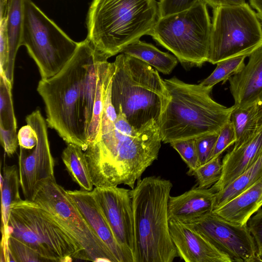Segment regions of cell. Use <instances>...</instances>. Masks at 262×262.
<instances>
[{
  "label": "cell",
  "mask_w": 262,
  "mask_h": 262,
  "mask_svg": "<svg viewBox=\"0 0 262 262\" xmlns=\"http://www.w3.org/2000/svg\"><path fill=\"white\" fill-rule=\"evenodd\" d=\"M216 192L210 188L194 187L175 196H170L168 204L169 220L184 223L196 220L213 211Z\"/></svg>",
  "instance_id": "18"
},
{
  "label": "cell",
  "mask_w": 262,
  "mask_h": 262,
  "mask_svg": "<svg viewBox=\"0 0 262 262\" xmlns=\"http://www.w3.org/2000/svg\"><path fill=\"white\" fill-rule=\"evenodd\" d=\"M179 154L188 168V174L192 176L194 171L199 166L195 139H187L170 143Z\"/></svg>",
  "instance_id": "31"
},
{
  "label": "cell",
  "mask_w": 262,
  "mask_h": 262,
  "mask_svg": "<svg viewBox=\"0 0 262 262\" xmlns=\"http://www.w3.org/2000/svg\"><path fill=\"white\" fill-rule=\"evenodd\" d=\"M8 1L9 0H0V19L7 17Z\"/></svg>",
  "instance_id": "39"
},
{
  "label": "cell",
  "mask_w": 262,
  "mask_h": 262,
  "mask_svg": "<svg viewBox=\"0 0 262 262\" xmlns=\"http://www.w3.org/2000/svg\"><path fill=\"white\" fill-rule=\"evenodd\" d=\"M158 18L156 0H93L86 38L108 58L148 35Z\"/></svg>",
  "instance_id": "6"
},
{
  "label": "cell",
  "mask_w": 262,
  "mask_h": 262,
  "mask_svg": "<svg viewBox=\"0 0 262 262\" xmlns=\"http://www.w3.org/2000/svg\"><path fill=\"white\" fill-rule=\"evenodd\" d=\"M235 141V130L231 120H230L219 132L210 160L221 156L223 151L227 148L232 144H234Z\"/></svg>",
  "instance_id": "32"
},
{
  "label": "cell",
  "mask_w": 262,
  "mask_h": 262,
  "mask_svg": "<svg viewBox=\"0 0 262 262\" xmlns=\"http://www.w3.org/2000/svg\"><path fill=\"white\" fill-rule=\"evenodd\" d=\"M211 26L207 5L200 0L187 10L158 17L148 35L184 66L201 67L208 60Z\"/></svg>",
  "instance_id": "8"
},
{
  "label": "cell",
  "mask_w": 262,
  "mask_h": 262,
  "mask_svg": "<svg viewBox=\"0 0 262 262\" xmlns=\"http://www.w3.org/2000/svg\"><path fill=\"white\" fill-rule=\"evenodd\" d=\"M169 100L158 122L165 143L218 133L230 120L228 107L211 97L212 88L186 83L176 77L164 79Z\"/></svg>",
  "instance_id": "3"
},
{
  "label": "cell",
  "mask_w": 262,
  "mask_h": 262,
  "mask_svg": "<svg viewBox=\"0 0 262 262\" xmlns=\"http://www.w3.org/2000/svg\"><path fill=\"white\" fill-rule=\"evenodd\" d=\"M162 140L158 122L139 128L121 114L102 116L99 140L84 151L94 185L134 188L145 170L158 159Z\"/></svg>",
  "instance_id": "2"
},
{
  "label": "cell",
  "mask_w": 262,
  "mask_h": 262,
  "mask_svg": "<svg viewBox=\"0 0 262 262\" xmlns=\"http://www.w3.org/2000/svg\"><path fill=\"white\" fill-rule=\"evenodd\" d=\"M228 81L235 106L262 101V47L249 55L247 63Z\"/></svg>",
  "instance_id": "17"
},
{
  "label": "cell",
  "mask_w": 262,
  "mask_h": 262,
  "mask_svg": "<svg viewBox=\"0 0 262 262\" xmlns=\"http://www.w3.org/2000/svg\"><path fill=\"white\" fill-rule=\"evenodd\" d=\"M159 1H160V0H159Z\"/></svg>",
  "instance_id": "41"
},
{
  "label": "cell",
  "mask_w": 262,
  "mask_h": 262,
  "mask_svg": "<svg viewBox=\"0 0 262 262\" xmlns=\"http://www.w3.org/2000/svg\"><path fill=\"white\" fill-rule=\"evenodd\" d=\"M260 21H261V24H262V20H260Z\"/></svg>",
  "instance_id": "40"
},
{
  "label": "cell",
  "mask_w": 262,
  "mask_h": 262,
  "mask_svg": "<svg viewBox=\"0 0 262 262\" xmlns=\"http://www.w3.org/2000/svg\"><path fill=\"white\" fill-rule=\"evenodd\" d=\"M107 59L86 38L58 73L37 85L47 125L67 144L84 151L100 139L104 98L113 74Z\"/></svg>",
  "instance_id": "1"
},
{
  "label": "cell",
  "mask_w": 262,
  "mask_h": 262,
  "mask_svg": "<svg viewBox=\"0 0 262 262\" xmlns=\"http://www.w3.org/2000/svg\"><path fill=\"white\" fill-rule=\"evenodd\" d=\"M185 224L198 231L227 255L232 262L260 261L254 239L247 224L233 223L212 212Z\"/></svg>",
  "instance_id": "13"
},
{
  "label": "cell",
  "mask_w": 262,
  "mask_h": 262,
  "mask_svg": "<svg viewBox=\"0 0 262 262\" xmlns=\"http://www.w3.org/2000/svg\"><path fill=\"white\" fill-rule=\"evenodd\" d=\"M111 100L117 114L139 128L151 119L158 122L170 96L159 72L146 62L121 53L112 62Z\"/></svg>",
  "instance_id": "5"
},
{
  "label": "cell",
  "mask_w": 262,
  "mask_h": 262,
  "mask_svg": "<svg viewBox=\"0 0 262 262\" xmlns=\"http://www.w3.org/2000/svg\"><path fill=\"white\" fill-rule=\"evenodd\" d=\"M262 153V128L240 146L228 152L222 161L221 176L210 188L220 191L248 169Z\"/></svg>",
  "instance_id": "19"
},
{
  "label": "cell",
  "mask_w": 262,
  "mask_h": 262,
  "mask_svg": "<svg viewBox=\"0 0 262 262\" xmlns=\"http://www.w3.org/2000/svg\"><path fill=\"white\" fill-rule=\"evenodd\" d=\"M251 8L255 9L259 19L262 20V0H249Z\"/></svg>",
  "instance_id": "38"
},
{
  "label": "cell",
  "mask_w": 262,
  "mask_h": 262,
  "mask_svg": "<svg viewBox=\"0 0 262 262\" xmlns=\"http://www.w3.org/2000/svg\"><path fill=\"white\" fill-rule=\"evenodd\" d=\"M247 226L254 239L257 255L262 261V208H259L249 219Z\"/></svg>",
  "instance_id": "36"
},
{
  "label": "cell",
  "mask_w": 262,
  "mask_h": 262,
  "mask_svg": "<svg viewBox=\"0 0 262 262\" xmlns=\"http://www.w3.org/2000/svg\"><path fill=\"white\" fill-rule=\"evenodd\" d=\"M262 177V153L244 172L223 190L216 192L215 208L223 205ZM214 208V209H215Z\"/></svg>",
  "instance_id": "27"
},
{
  "label": "cell",
  "mask_w": 262,
  "mask_h": 262,
  "mask_svg": "<svg viewBox=\"0 0 262 262\" xmlns=\"http://www.w3.org/2000/svg\"><path fill=\"white\" fill-rule=\"evenodd\" d=\"M33 201L74 242L87 260L117 262L83 217L67 190L56 180L45 182Z\"/></svg>",
  "instance_id": "11"
},
{
  "label": "cell",
  "mask_w": 262,
  "mask_h": 262,
  "mask_svg": "<svg viewBox=\"0 0 262 262\" xmlns=\"http://www.w3.org/2000/svg\"><path fill=\"white\" fill-rule=\"evenodd\" d=\"M247 57L236 56L217 62L214 70L200 84L205 88L213 89L215 85L220 82L224 83L244 66Z\"/></svg>",
  "instance_id": "28"
},
{
  "label": "cell",
  "mask_w": 262,
  "mask_h": 262,
  "mask_svg": "<svg viewBox=\"0 0 262 262\" xmlns=\"http://www.w3.org/2000/svg\"><path fill=\"white\" fill-rule=\"evenodd\" d=\"M207 62L249 55L262 47V24L247 4L213 9Z\"/></svg>",
  "instance_id": "9"
},
{
  "label": "cell",
  "mask_w": 262,
  "mask_h": 262,
  "mask_svg": "<svg viewBox=\"0 0 262 262\" xmlns=\"http://www.w3.org/2000/svg\"><path fill=\"white\" fill-rule=\"evenodd\" d=\"M25 0H9L7 17V33L9 55L8 69L6 78L12 84L14 62L17 52L21 46L24 28Z\"/></svg>",
  "instance_id": "22"
},
{
  "label": "cell",
  "mask_w": 262,
  "mask_h": 262,
  "mask_svg": "<svg viewBox=\"0 0 262 262\" xmlns=\"http://www.w3.org/2000/svg\"><path fill=\"white\" fill-rule=\"evenodd\" d=\"M172 184L157 176L140 179L130 191L134 262H172L179 257L171 239L168 204Z\"/></svg>",
  "instance_id": "4"
},
{
  "label": "cell",
  "mask_w": 262,
  "mask_h": 262,
  "mask_svg": "<svg viewBox=\"0 0 262 262\" xmlns=\"http://www.w3.org/2000/svg\"><path fill=\"white\" fill-rule=\"evenodd\" d=\"M233 106L230 120L235 132L236 148L262 128V101L243 107Z\"/></svg>",
  "instance_id": "23"
},
{
  "label": "cell",
  "mask_w": 262,
  "mask_h": 262,
  "mask_svg": "<svg viewBox=\"0 0 262 262\" xmlns=\"http://www.w3.org/2000/svg\"><path fill=\"white\" fill-rule=\"evenodd\" d=\"M20 186L18 168L14 165L4 167L3 176L1 174L2 196V235H6L10 215L11 207L20 201L19 187Z\"/></svg>",
  "instance_id": "26"
},
{
  "label": "cell",
  "mask_w": 262,
  "mask_h": 262,
  "mask_svg": "<svg viewBox=\"0 0 262 262\" xmlns=\"http://www.w3.org/2000/svg\"><path fill=\"white\" fill-rule=\"evenodd\" d=\"M218 133L211 134L195 138L199 166L210 160Z\"/></svg>",
  "instance_id": "34"
},
{
  "label": "cell",
  "mask_w": 262,
  "mask_h": 262,
  "mask_svg": "<svg viewBox=\"0 0 262 262\" xmlns=\"http://www.w3.org/2000/svg\"><path fill=\"white\" fill-rule=\"evenodd\" d=\"M262 206V177L251 186L212 212L222 219L239 225L249 219Z\"/></svg>",
  "instance_id": "20"
},
{
  "label": "cell",
  "mask_w": 262,
  "mask_h": 262,
  "mask_svg": "<svg viewBox=\"0 0 262 262\" xmlns=\"http://www.w3.org/2000/svg\"><path fill=\"white\" fill-rule=\"evenodd\" d=\"M12 89V84L5 76L0 74V139L1 145L8 156H12L19 146Z\"/></svg>",
  "instance_id": "21"
},
{
  "label": "cell",
  "mask_w": 262,
  "mask_h": 262,
  "mask_svg": "<svg viewBox=\"0 0 262 262\" xmlns=\"http://www.w3.org/2000/svg\"><path fill=\"white\" fill-rule=\"evenodd\" d=\"M172 242L179 257L186 262H232L230 258L187 224L169 220Z\"/></svg>",
  "instance_id": "15"
},
{
  "label": "cell",
  "mask_w": 262,
  "mask_h": 262,
  "mask_svg": "<svg viewBox=\"0 0 262 262\" xmlns=\"http://www.w3.org/2000/svg\"><path fill=\"white\" fill-rule=\"evenodd\" d=\"M120 53L135 57L164 74L171 73L178 61L175 56L163 52L152 44L141 41L140 39L126 46Z\"/></svg>",
  "instance_id": "24"
},
{
  "label": "cell",
  "mask_w": 262,
  "mask_h": 262,
  "mask_svg": "<svg viewBox=\"0 0 262 262\" xmlns=\"http://www.w3.org/2000/svg\"><path fill=\"white\" fill-rule=\"evenodd\" d=\"M61 158L68 173L81 190L92 191L94 184L82 148L74 144H68L62 152Z\"/></svg>",
  "instance_id": "25"
},
{
  "label": "cell",
  "mask_w": 262,
  "mask_h": 262,
  "mask_svg": "<svg viewBox=\"0 0 262 262\" xmlns=\"http://www.w3.org/2000/svg\"><path fill=\"white\" fill-rule=\"evenodd\" d=\"M213 9L221 6L239 5L246 3L245 0H202Z\"/></svg>",
  "instance_id": "37"
},
{
  "label": "cell",
  "mask_w": 262,
  "mask_h": 262,
  "mask_svg": "<svg viewBox=\"0 0 262 262\" xmlns=\"http://www.w3.org/2000/svg\"><path fill=\"white\" fill-rule=\"evenodd\" d=\"M8 248L9 261H46L32 248L11 235L8 239Z\"/></svg>",
  "instance_id": "30"
},
{
  "label": "cell",
  "mask_w": 262,
  "mask_h": 262,
  "mask_svg": "<svg viewBox=\"0 0 262 262\" xmlns=\"http://www.w3.org/2000/svg\"><path fill=\"white\" fill-rule=\"evenodd\" d=\"M9 235L30 246L46 261L87 260L74 242L34 201L21 199L12 205L4 238Z\"/></svg>",
  "instance_id": "7"
},
{
  "label": "cell",
  "mask_w": 262,
  "mask_h": 262,
  "mask_svg": "<svg viewBox=\"0 0 262 262\" xmlns=\"http://www.w3.org/2000/svg\"><path fill=\"white\" fill-rule=\"evenodd\" d=\"M130 191L118 186L95 187L93 190L117 243L134 262V225Z\"/></svg>",
  "instance_id": "14"
},
{
  "label": "cell",
  "mask_w": 262,
  "mask_h": 262,
  "mask_svg": "<svg viewBox=\"0 0 262 262\" xmlns=\"http://www.w3.org/2000/svg\"><path fill=\"white\" fill-rule=\"evenodd\" d=\"M67 192L86 222L107 247L117 261L132 262L117 243L93 190H67Z\"/></svg>",
  "instance_id": "16"
},
{
  "label": "cell",
  "mask_w": 262,
  "mask_h": 262,
  "mask_svg": "<svg viewBox=\"0 0 262 262\" xmlns=\"http://www.w3.org/2000/svg\"><path fill=\"white\" fill-rule=\"evenodd\" d=\"M37 135L35 146L31 149L19 147L18 170L20 187L25 200L33 201L45 182L55 180L54 160L48 139L47 121L36 109L26 117Z\"/></svg>",
  "instance_id": "12"
},
{
  "label": "cell",
  "mask_w": 262,
  "mask_h": 262,
  "mask_svg": "<svg viewBox=\"0 0 262 262\" xmlns=\"http://www.w3.org/2000/svg\"><path fill=\"white\" fill-rule=\"evenodd\" d=\"M7 17L0 19V74L5 77L8 69L9 55Z\"/></svg>",
  "instance_id": "35"
},
{
  "label": "cell",
  "mask_w": 262,
  "mask_h": 262,
  "mask_svg": "<svg viewBox=\"0 0 262 262\" xmlns=\"http://www.w3.org/2000/svg\"><path fill=\"white\" fill-rule=\"evenodd\" d=\"M222 171V163L220 156H219L199 166L194 171L192 176L196 179L198 187L209 188L219 181Z\"/></svg>",
  "instance_id": "29"
},
{
  "label": "cell",
  "mask_w": 262,
  "mask_h": 262,
  "mask_svg": "<svg viewBox=\"0 0 262 262\" xmlns=\"http://www.w3.org/2000/svg\"><path fill=\"white\" fill-rule=\"evenodd\" d=\"M200 0H160L158 2V17L187 10Z\"/></svg>",
  "instance_id": "33"
},
{
  "label": "cell",
  "mask_w": 262,
  "mask_h": 262,
  "mask_svg": "<svg viewBox=\"0 0 262 262\" xmlns=\"http://www.w3.org/2000/svg\"><path fill=\"white\" fill-rule=\"evenodd\" d=\"M72 40L31 0H25L21 46L36 64L41 79L58 73L75 53Z\"/></svg>",
  "instance_id": "10"
}]
</instances>
